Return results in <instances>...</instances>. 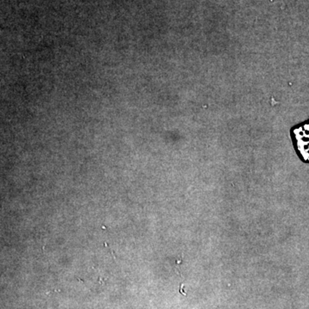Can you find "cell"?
<instances>
[{
  "mask_svg": "<svg viewBox=\"0 0 309 309\" xmlns=\"http://www.w3.org/2000/svg\"><path fill=\"white\" fill-rule=\"evenodd\" d=\"M291 134L294 148L301 159L309 162V120L294 126L291 130Z\"/></svg>",
  "mask_w": 309,
  "mask_h": 309,
  "instance_id": "6da1fadb",
  "label": "cell"
}]
</instances>
